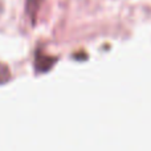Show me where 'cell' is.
Here are the masks:
<instances>
[{
  "instance_id": "obj_1",
  "label": "cell",
  "mask_w": 151,
  "mask_h": 151,
  "mask_svg": "<svg viewBox=\"0 0 151 151\" xmlns=\"http://www.w3.org/2000/svg\"><path fill=\"white\" fill-rule=\"evenodd\" d=\"M55 58L52 57H45V56H41V57H37L36 60V68L37 70H41V72H45L50 68V66L55 64Z\"/></svg>"
},
{
  "instance_id": "obj_2",
  "label": "cell",
  "mask_w": 151,
  "mask_h": 151,
  "mask_svg": "<svg viewBox=\"0 0 151 151\" xmlns=\"http://www.w3.org/2000/svg\"><path fill=\"white\" fill-rule=\"evenodd\" d=\"M42 1L44 0H28L27 1V12H28V15L35 17V15L37 13V11H39Z\"/></svg>"
}]
</instances>
